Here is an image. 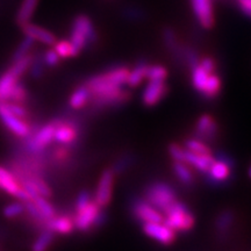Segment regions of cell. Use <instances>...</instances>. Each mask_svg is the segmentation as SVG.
Segmentation results:
<instances>
[{
  "label": "cell",
  "instance_id": "6da1fadb",
  "mask_svg": "<svg viewBox=\"0 0 251 251\" xmlns=\"http://www.w3.org/2000/svg\"><path fill=\"white\" fill-rule=\"evenodd\" d=\"M128 75L129 69L127 67H118L91 77L85 86L90 91L93 105L98 108H106L129 101L130 93L124 89V85L127 84Z\"/></svg>",
  "mask_w": 251,
  "mask_h": 251
},
{
  "label": "cell",
  "instance_id": "7a4b0ae2",
  "mask_svg": "<svg viewBox=\"0 0 251 251\" xmlns=\"http://www.w3.org/2000/svg\"><path fill=\"white\" fill-rule=\"evenodd\" d=\"M163 222L176 233H186L194 227L196 218L187 206L177 199L163 211Z\"/></svg>",
  "mask_w": 251,
  "mask_h": 251
},
{
  "label": "cell",
  "instance_id": "3957f363",
  "mask_svg": "<svg viewBox=\"0 0 251 251\" xmlns=\"http://www.w3.org/2000/svg\"><path fill=\"white\" fill-rule=\"evenodd\" d=\"M97 33L93 27L92 20L85 14H79L74 19L71 25L70 41L76 47L78 51H81L86 47L92 46L97 41Z\"/></svg>",
  "mask_w": 251,
  "mask_h": 251
},
{
  "label": "cell",
  "instance_id": "277c9868",
  "mask_svg": "<svg viewBox=\"0 0 251 251\" xmlns=\"http://www.w3.org/2000/svg\"><path fill=\"white\" fill-rule=\"evenodd\" d=\"M146 200L150 205L163 213V211L177 200V194L174 187L163 181L150 184L146 190Z\"/></svg>",
  "mask_w": 251,
  "mask_h": 251
},
{
  "label": "cell",
  "instance_id": "5b68a950",
  "mask_svg": "<svg viewBox=\"0 0 251 251\" xmlns=\"http://www.w3.org/2000/svg\"><path fill=\"white\" fill-rule=\"evenodd\" d=\"M101 209L102 208H100L98 203L94 201L93 199L81 208L75 209V214L72 216L75 222V228L81 231V233H87L92 228H96L97 219H98Z\"/></svg>",
  "mask_w": 251,
  "mask_h": 251
},
{
  "label": "cell",
  "instance_id": "8992f818",
  "mask_svg": "<svg viewBox=\"0 0 251 251\" xmlns=\"http://www.w3.org/2000/svg\"><path fill=\"white\" fill-rule=\"evenodd\" d=\"M0 120L14 136L19 139H26L33 131L30 122L24 121L15 117L8 111L4 101H0Z\"/></svg>",
  "mask_w": 251,
  "mask_h": 251
},
{
  "label": "cell",
  "instance_id": "52a82bcc",
  "mask_svg": "<svg viewBox=\"0 0 251 251\" xmlns=\"http://www.w3.org/2000/svg\"><path fill=\"white\" fill-rule=\"evenodd\" d=\"M231 174H233V159L226 153H220L218 157H215V161L206 172L208 180L216 185L224 184L230 179Z\"/></svg>",
  "mask_w": 251,
  "mask_h": 251
},
{
  "label": "cell",
  "instance_id": "ba28073f",
  "mask_svg": "<svg viewBox=\"0 0 251 251\" xmlns=\"http://www.w3.org/2000/svg\"><path fill=\"white\" fill-rule=\"evenodd\" d=\"M0 190H2L9 196L17 198L20 201L31 200L29 194L24 190L17 178H15V176L12 174V171L6 166L1 165H0Z\"/></svg>",
  "mask_w": 251,
  "mask_h": 251
},
{
  "label": "cell",
  "instance_id": "9c48e42d",
  "mask_svg": "<svg viewBox=\"0 0 251 251\" xmlns=\"http://www.w3.org/2000/svg\"><path fill=\"white\" fill-rule=\"evenodd\" d=\"M114 177L115 174L112 169H106L105 171H102L101 176H100L96 193H94V201L98 203L100 208H105L111 202Z\"/></svg>",
  "mask_w": 251,
  "mask_h": 251
},
{
  "label": "cell",
  "instance_id": "30bf717a",
  "mask_svg": "<svg viewBox=\"0 0 251 251\" xmlns=\"http://www.w3.org/2000/svg\"><path fill=\"white\" fill-rule=\"evenodd\" d=\"M143 233L152 240L164 246H170L177 240V233L166 226L164 222H153V224H143Z\"/></svg>",
  "mask_w": 251,
  "mask_h": 251
},
{
  "label": "cell",
  "instance_id": "8fae6325",
  "mask_svg": "<svg viewBox=\"0 0 251 251\" xmlns=\"http://www.w3.org/2000/svg\"><path fill=\"white\" fill-rule=\"evenodd\" d=\"M131 213L141 224L163 222V213L150 205L146 199L136 200L131 206Z\"/></svg>",
  "mask_w": 251,
  "mask_h": 251
},
{
  "label": "cell",
  "instance_id": "7c38bea8",
  "mask_svg": "<svg viewBox=\"0 0 251 251\" xmlns=\"http://www.w3.org/2000/svg\"><path fill=\"white\" fill-rule=\"evenodd\" d=\"M55 124L54 142L62 146H71L76 142L79 135V129L74 122L57 119L55 120Z\"/></svg>",
  "mask_w": 251,
  "mask_h": 251
},
{
  "label": "cell",
  "instance_id": "4fadbf2b",
  "mask_svg": "<svg viewBox=\"0 0 251 251\" xmlns=\"http://www.w3.org/2000/svg\"><path fill=\"white\" fill-rule=\"evenodd\" d=\"M193 13L198 23L205 29H211L215 24L212 0H191Z\"/></svg>",
  "mask_w": 251,
  "mask_h": 251
},
{
  "label": "cell",
  "instance_id": "5bb4252c",
  "mask_svg": "<svg viewBox=\"0 0 251 251\" xmlns=\"http://www.w3.org/2000/svg\"><path fill=\"white\" fill-rule=\"evenodd\" d=\"M219 127L215 119L209 114H203L198 119L194 127V137L203 141H213L218 134Z\"/></svg>",
  "mask_w": 251,
  "mask_h": 251
},
{
  "label": "cell",
  "instance_id": "9a60e30c",
  "mask_svg": "<svg viewBox=\"0 0 251 251\" xmlns=\"http://www.w3.org/2000/svg\"><path fill=\"white\" fill-rule=\"evenodd\" d=\"M169 87L165 81H149L142 93V102L147 107L156 106L168 94Z\"/></svg>",
  "mask_w": 251,
  "mask_h": 251
},
{
  "label": "cell",
  "instance_id": "2e32d148",
  "mask_svg": "<svg viewBox=\"0 0 251 251\" xmlns=\"http://www.w3.org/2000/svg\"><path fill=\"white\" fill-rule=\"evenodd\" d=\"M21 29H23L25 36L30 37L34 42H40L46 46H54L56 41H57L51 31L45 29L41 26H37V25L28 23L21 27Z\"/></svg>",
  "mask_w": 251,
  "mask_h": 251
},
{
  "label": "cell",
  "instance_id": "e0dca14e",
  "mask_svg": "<svg viewBox=\"0 0 251 251\" xmlns=\"http://www.w3.org/2000/svg\"><path fill=\"white\" fill-rule=\"evenodd\" d=\"M46 229H49L52 233L59 235H70L74 233L75 222L70 215H56L47 224Z\"/></svg>",
  "mask_w": 251,
  "mask_h": 251
},
{
  "label": "cell",
  "instance_id": "ac0fdd59",
  "mask_svg": "<svg viewBox=\"0 0 251 251\" xmlns=\"http://www.w3.org/2000/svg\"><path fill=\"white\" fill-rule=\"evenodd\" d=\"M214 161L215 157L213 156V153H208V155H197V153H192L185 149L184 162L187 163L194 170L201 172V174H206Z\"/></svg>",
  "mask_w": 251,
  "mask_h": 251
},
{
  "label": "cell",
  "instance_id": "d6986e66",
  "mask_svg": "<svg viewBox=\"0 0 251 251\" xmlns=\"http://www.w3.org/2000/svg\"><path fill=\"white\" fill-rule=\"evenodd\" d=\"M21 77H19L9 69L0 76V101H7L12 89L17 85Z\"/></svg>",
  "mask_w": 251,
  "mask_h": 251
},
{
  "label": "cell",
  "instance_id": "ffe728a7",
  "mask_svg": "<svg viewBox=\"0 0 251 251\" xmlns=\"http://www.w3.org/2000/svg\"><path fill=\"white\" fill-rule=\"evenodd\" d=\"M37 5H39V0H23L20 7H19L17 17H15V21H17L19 27L21 28L29 23L33 14L35 13Z\"/></svg>",
  "mask_w": 251,
  "mask_h": 251
},
{
  "label": "cell",
  "instance_id": "44dd1931",
  "mask_svg": "<svg viewBox=\"0 0 251 251\" xmlns=\"http://www.w3.org/2000/svg\"><path fill=\"white\" fill-rule=\"evenodd\" d=\"M31 201H33L34 205H35L37 211H39V213H40L41 218L43 219V221H45L46 227H47V224H48L50 220L57 215L55 207L50 203L48 198L41 197V196L33 198V199H31Z\"/></svg>",
  "mask_w": 251,
  "mask_h": 251
},
{
  "label": "cell",
  "instance_id": "7402d4cb",
  "mask_svg": "<svg viewBox=\"0 0 251 251\" xmlns=\"http://www.w3.org/2000/svg\"><path fill=\"white\" fill-rule=\"evenodd\" d=\"M91 100V93L89 89L85 85L77 87L71 94L70 99H69V105L72 109H81L84 108Z\"/></svg>",
  "mask_w": 251,
  "mask_h": 251
},
{
  "label": "cell",
  "instance_id": "603a6c76",
  "mask_svg": "<svg viewBox=\"0 0 251 251\" xmlns=\"http://www.w3.org/2000/svg\"><path fill=\"white\" fill-rule=\"evenodd\" d=\"M172 170L177 179L180 181L183 185H192L194 183V175L192 168L185 162H174L172 165Z\"/></svg>",
  "mask_w": 251,
  "mask_h": 251
},
{
  "label": "cell",
  "instance_id": "cb8c5ba5",
  "mask_svg": "<svg viewBox=\"0 0 251 251\" xmlns=\"http://www.w3.org/2000/svg\"><path fill=\"white\" fill-rule=\"evenodd\" d=\"M222 90V80L220 78L219 75L214 74L209 75L208 79H207L205 87H203L202 92L200 94H202L206 99H214L219 96L220 92Z\"/></svg>",
  "mask_w": 251,
  "mask_h": 251
},
{
  "label": "cell",
  "instance_id": "d4e9b609",
  "mask_svg": "<svg viewBox=\"0 0 251 251\" xmlns=\"http://www.w3.org/2000/svg\"><path fill=\"white\" fill-rule=\"evenodd\" d=\"M55 233L49 229H42L34 243L31 244V251H48L51 244L54 243Z\"/></svg>",
  "mask_w": 251,
  "mask_h": 251
},
{
  "label": "cell",
  "instance_id": "484cf974",
  "mask_svg": "<svg viewBox=\"0 0 251 251\" xmlns=\"http://www.w3.org/2000/svg\"><path fill=\"white\" fill-rule=\"evenodd\" d=\"M147 69H148V64L144 62H141L133 69V70H129V75H128V79H127V85L130 87L139 86L140 84L146 79Z\"/></svg>",
  "mask_w": 251,
  "mask_h": 251
},
{
  "label": "cell",
  "instance_id": "4316f807",
  "mask_svg": "<svg viewBox=\"0 0 251 251\" xmlns=\"http://www.w3.org/2000/svg\"><path fill=\"white\" fill-rule=\"evenodd\" d=\"M54 47V50L57 52L59 58H72L76 57V56L79 54L76 47L71 43V41L68 40H61L56 41Z\"/></svg>",
  "mask_w": 251,
  "mask_h": 251
},
{
  "label": "cell",
  "instance_id": "83f0119b",
  "mask_svg": "<svg viewBox=\"0 0 251 251\" xmlns=\"http://www.w3.org/2000/svg\"><path fill=\"white\" fill-rule=\"evenodd\" d=\"M209 72H207L205 69H203L201 65L198 62L197 65H194L192 68V84L193 87L196 89L198 92L201 93L203 87H205V84L207 79L209 77Z\"/></svg>",
  "mask_w": 251,
  "mask_h": 251
},
{
  "label": "cell",
  "instance_id": "f1b7e54d",
  "mask_svg": "<svg viewBox=\"0 0 251 251\" xmlns=\"http://www.w3.org/2000/svg\"><path fill=\"white\" fill-rule=\"evenodd\" d=\"M184 148L187 150V151L197 153V155H208V153H213L212 149L209 148V146L203 141L197 139V137H193V139L187 140L185 142Z\"/></svg>",
  "mask_w": 251,
  "mask_h": 251
},
{
  "label": "cell",
  "instance_id": "f546056e",
  "mask_svg": "<svg viewBox=\"0 0 251 251\" xmlns=\"http://www.w3.org/2000/svg\"><path fill=\"white\" fill-rule=\"evenodd\" d=\"M168 76V69L163 67V65H148L146 76V79H148V81H166Z\"/></svg>",
  "mask_w": 251,
  "mask_h": 251
},
{
  "label": "cell",
  "instance_id": "4dcf8cb0",
  "mask_svg": "<svg viewBox=\"0 0 251 251\" xmlns=\"http://www.w3.org/2000/svg\"><path fill=\"white\" fill-rule=\"evenodd\" d=\"M23 214H25V203L24 201H20V200L8 203L7 206L2 208V215L6 219H17Z\"/></svg>",
  "mask_w": 251,
  "mask_h": 251
},
{
  "label": "cell",
  "instance_id": "1f68e13d",
  "mask_svg": "<svg viewBox=\"0 0 251 251\" xmlns=\"http://www.w3.org/2000/svg\"><path fill=\"white\" fill-rule=\"evenodd\" d=\"M27 100H28V91L26 87L19 81L17 85L12 89L7 101H13V102L23 103V105H25V103L27 102Z\"/></svg>",
  "mask_w": 251,
  "mask_h": 251
},
{
  "label": "cell",
  "instance_id": "d6a6232c",
  "mask_svg": "<svg viewBox=\"0 0 251 251\" xmlns=\"http://www.w3.org/2000/svg\"><path fill=\"white\" fill-rule=\"evenodd\" d=\"M34 43L35 42H34L30 37H28V36L25 37V39L21 41L20 45L18 46L17 50L14 51L13 61H17V59L24 57V56H26L28 54H30L31 49H33V47H34Z\"/></svg>",
  "mask_w": 251,
  "mask_h": 251
},
{
  "label": "cell",
  "instance_id": "836d02e7",
  "mask_svg": "<svg viewBox=\"0 0 251 251\" xmlns=\"http://www.w3.org/2000/svg\"><path fill=\"white\" fill-rule=\"evenodd\" d=\"M234 222V215L231 212H224L216 220V229L220 233H226L229 230Z\"/></svg>",
  "mask_w": 251,
  "mask_h": 251
},
{
  "label": "cell",
  "instance_id": "e575fe53",
  "mask_svg": "<svg viewBox=\"0 0 251 251\" xmlns=\"http://www.w3.org/2000/svg\"><path fill=\"white\" fill-rule=\"evenodd\" d=\"M41 58H42L43 64L49 68L56 67V65L59 63V59H61L59 58V56L57 55V52L54 50V48L47 50L45 54H43V56H41Z\"/></svg>",
  "mask_w": 251,
  "mask_h": 251
},
{
  "label": "cell",
  "instance_id": "d590c367",
  "mask_svg": "<svg viewBox=\"0 0 251 251\" xmlns=\"http://www.w3.org/2000/svg\"><path fill=\"white\" fill-rule=\"evenodd\" d=\"M169 155L174 162H184L185 148L177 143H172L169 146Z\"/></svg>",
  "mask_w": 251,
  "mask_h": 251
},
{
  "label": "cell",
  "instance_id": "8d00e7d4",
  "mask_svg": "<svg viewBox=\"0 0 251 251\" xmlns=\"http://www.w3.org/2000/svg\"><path fill=\"white\" fill-rule=\"evenodd\" d=\"M163 40H164L168 48H170L172 50L177 49V37H176V33L172 28H165L164 31H163Z\"/></svg>",
  "mask_w": 251,
  "mask_h": 251
},
{
  "label": "cell",
  "instance_id": "74e56055",
  "mask_svg": "<svg viewBox=\"0 0 251 251\" xmlns=\"http://www.w3.org/2000/svg\"><path fill=\"white\" fill-rule=\"evenodd\" d=\"M61 147H58V148H56L54 150V152H52V159H54L55 162L57 163H64L67 159L69 158V156H70V151H69V149L67 148L68 146H62V144H59Z\"/></svg>",
  "mask_w": 251,
  "mask_h": 251
},
{
  "label": "cell",
  "instance_id": "f35d334b",
  "mask_svg": "<svg viewBox=\"0 0 251 251\" xmlns=\"http://www.w3.org/2000/svg\"><path fill=\"white\" fill-rule=\"evenodd\" d=\"M199 64L209 74H214L216 70V62L213 57H203L199 61Z\"/></svg>",
  "mask_w": 251,
  "mask_h": 251
},
{
  "label": "cell",
  "instance_id": "ab89813d",
  "mask_svg": "<svg viewBox=\"0 0 251 251\" xmlns=\"http://www.w3.org/2000/svg\"><path fill=\"white\" fill-rule=\"evenodd\" d=\"M91 200H92L91 194L87 192V191H84V192H81L79 196H78L77 200H76V205H75V209L81 208V207L85 206L87 202L91 201Z\"/></svg>",
  "mask_w": 251,
  "mask_h": 251
},
{
  "label": "cell",
  "instance_id": "60d3db41",
  "mask_svg": "<svg viewBox=\"0 0 251 251\" xmlns=\"http://www.w3.org/2000/svg\"><path fill=\"white\" fill-rule=\"evenodd\" d=\"M238 7L247 17L251 18V0H236Z\"/></svg>",
  "mask_w": 251,
  "mask_h": 251
},
{
  "label": "cell",
  "instance_id": "b9f144b4",
  "mask_svg": "<svg viewBox=\"0 0 251 251\" xmlns=\"http://www.w3.org/2000/svg\"><path fill=\"white\" fill-rule=\"evenodd\" d=\"M248 175H249V177L251 178V165H250V168H249V170H248Z\"/></svg>",
  "mask_w": 251,
  "mask_h": 251
}]
</instances>
